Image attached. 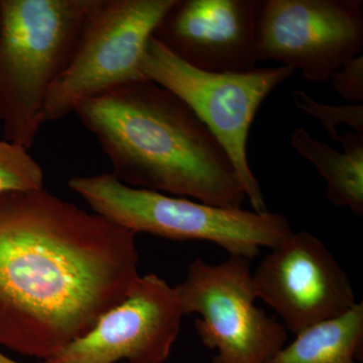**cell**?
Instances as JSON below:
<instances>
[{"label":"cell","mask_w":363,"mask_h":363,"mask_svg":"<svg viewBox=\"0 0 363 363\" xmlns=\"http://www.w3.org/2000/svg\"><path fill=\"white\" fill-rule=\"evenodd\" d=\"M136 234L45 188L0 195V345L45 362L128 297Z\"/></svg>","instance_id":"obj_1"},{"label":"cell","mask_w":363,"mask_h":363,"mask_svg":"<svg viewBox=\"0 0 363 363\" xmlns=\"http://www.w3.org/2000/svg\"><path fill=\"white\" fill-rule=\"evenodd\" d=\"M73 113L124 185L222 208L247 199L216 138L183 100L150 79L81 102Z\"/></svg>","instance_id":"obj_2"},{"label":"cell","mask_w":363,"mask_h":363,"mask_svg":"<svg viewBox=\"0 0 363 363\" xmlns=\"http://www.w3.org/2000/svg\"><path fill=\"white\" fill-rule=\"evenodd\" d=\"M93 1L1 0L0 123L7 142L33 147Z\"/></svg>","instance_id":"obj_3"},{"label":"cell","mask_w":363,"mask_h":363,"mask_svg":"<svg viewBox=\"0 0 363 363\" xmlns=\"http://www.w3.org/2000/svg\"><path fill=\"white\" fill-rule=\"evenodd\" d=\"M69 187L94 213L131 233L167 240L208 241L229 255L252 260L262 248L276 247L293 233L281 214L222 208L130 187L111 173L74 177Z\"/></svg>","instance_id":"obj_4"},{"label":"cell","mask_w":363,"mask_h":363,"mask_svg":"<svg viewBox=\"0 0 363 363\" xmlns=\"http://www.w3.org/2000/svg\"><path fill=\"white\" fill-rule=\"evenodd\" d=\"M140 69L145 77L190 107L233 162L253 211L269 212L248 162V135L260 105L295 70L281 65L243 72L202 71L177 58L154 38L147 44Z\"/></svg>","instance_id":"obj_5"},{"label":"cell","mask_w":363,"mask_h":363,"mask_svg":"<svg viewBox=\"0 0 363 363\" xmlns=\"http://www.w3.org/2000/svg\"><path fill=\"white\" fill-rule=\"evenodd\" d=\"M176 0H94L70 63L45 100L43 121H59L78 104L147 79L140 69L155 30Z\"/></svg>","instance_id":"obj_6"},{"label":"cell","mask_w":363,"mask_h":363,"mask_svg":"<svg viewBox=\"0 0 363 363\" xmlns=\"http://www.w3.org/2000/svg\"><path fill=\"white\" fill-rule=\"evenodd\" d=\"M250 262L196 259L175 286L184 315H197L198 335L216 351L212 363H267L286 344L285 327L255 304Z\"/></svg>","instance_id":"obj_7"},{"label":"cell","mask_w":363,"mask_h":363,"mask_svg":"<svg viewBox=\"0 0 363 363\" xmlns=\"http://www.w3.org/2000/svg\"><path fill=\"white\" fill-rule=\"evenodd\" d=\"M362 49V0H264L257 62L274 60L321 82Z\"/></svg>","instance_id":"obj_8"},{"label":"cell","mask_w":363,"mask_h":363,"mask_svg":"<svg viewBox=\"0 0 363 363\" xmlns=\"http://www.w3.org/2000/svg\"><path fill=\"white\" fill-rule=\"evenodd\" d=\"M257 300L300 332L350 312L357 304L350 277L319 238L294 233L271 248L252 272Z\"/></svg>","instance_id":"obj_9"},{"label":"cell","mask_w":363,"mask_h":363,"mask_svg":"<svg viewBox=\"0 0 363 363\" xmlns=\"http://www.w3.org/2000/svg\"><path fill=\"white\" fill-rule=\"evenodd\" d=\"M184 316L176 289L157 274H145L92 330L44 363H164Z\"/></svg>","instance_id":"obj_10"},{"label":"cell","mask_w":363,"mask_h":363,"mask_svg":"<svg viewBox=\"0 0 363 363\" xmlns=\"http://www.w3.org/2000/svg\"><path fill=\"white\" fill-rule=\"evenodd\" d=\"M262 4L264 0H176L152 38L199 70H252Z\"/></svg>","instance_id":"obj_11"},{"label":"cell","mask_w":363,"mask_h":363,"mask_svg":"<svg viewBox=\"0 0 363 363\" xmlns=\"http://www.w3.org/2000/svg\"><path fill=\"white\" fill-rule=\"evenodd\" d=\"M343 152L318 140L304 128L291 136V145L314 164L327 183L326 198L335 206L363 215V135L347 131L341 136Z\"/></svg>","instance_id":"obj_12"},{"label":"cell","mask_w":363,"mask_h":363,"mask_svg":"<svg viewBox=\"0 0 363 363\" xmlns=\"http://www.w3.org/2000/svg\"><path fill=\"white\" fill-rule=\"evenodd\" d=\"M267 363H360L363 304L342 316L322 322L295 335Z\"/></svg>","instance_id":"obj_13"},{"label":"cell","mask_w":363,"mask_h":363,"mask_svg":"<svg viewBox=\"0 0 363 363\" xmlns=\"http://www.w3.org/2000/svg\"><path fill=\"white\" fill-rule=\"evenodd\" d=\"M45 174L39 162L23 145L0 140V195L44 188Z\"/></svg>","instance_id":"obj_14"},{"label":"cell","mask_w":363,"mask_h":363,"mask_svg":"<svg viewBox=\"0 0 363 363\" xmlns=\"http://www.w3.org/2000/svg\"><path fill=\"white\" fill-rule=\"evenodd\" d=\"M294 104L300 111L321 123L332 140L341 143L339 126L347 125L357 135H363V105L346 104L341 106L324 104L313 99L304 91L292 93Z\"/></svg>","instance_id":"obj_15"},{"label":"cell","mask_w":363,"mask_h":363,"mask_svg":"<svg viewBox=\"0 0 363 363\" xmlns=\"http://www.w3.org/2000/svg\"><path fill=\"white\" fill-rule=\"evenodd\" d=\"M334 90L350 104H358L363 100L362 54L344 63L331 76Z\"/></svg>","instance_id":"obj_16"},{"label":"cell","mask_w":363,"mask_h":363,"mask_svg":"<svg viewBox=\"0 0 363 363\" xmlns=\"http://www.w3.org/2000/svg\"><path fill=\"white\" fill-rule=\"evenodd\" d=\"M0 363H21L16 362V360L11 359V358H9L6 357V355L2 354L0 352Z\"/></svg>","instance_id":"obj_17"},{"label":"cell","mask_w":363,"mask_h":363,"mask_svg":"<svg viewBox=\"0 0 363 363\" xmlns=\"http://www.w3.org/2000/svg\"><path fill=\"white\" fill-rule=\"evenodd\" d=\"M1 23H2V11H1V0H0V32H1Z\"/></svg>","instance_id":"obj_18"}]
</instances>
